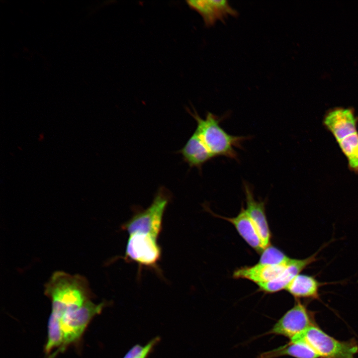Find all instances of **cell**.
<instances>
[{"label": "cell", "mask_w": 358, "mask_h": 358, "mask_svg": "<svg viewBox=\"0 0 358 358\" xmlns=\"http://www.w3.org/2000/svg\"><path fill=\"white\" fill-rule=\"evenodd\" d=\"M44 293L51 302L44 353L55 358L71 345H78L92 319L102 311L105 302L95 304L87 279L63 274L45 286Z\"/></svg>", "instance_id": "6da1fadb"}, {"label": "cell", "mask_w": 358, "mask_h": 358, "mask_svg": "<svg viewBox=\"0 0 358 358\" xmlns=\"http://www.w3.org/2000/svg\"><path fill=\"white\" fill-rule=\"evenodd\" d=\"M193 109V112L189 109L187 111L196 121L195 131L213 157L222 156L238 160V155L235 148H242V143L250 137L230 135L220 126L223 117H219L208 112L205 118L202 119L194 108Z\"/></svg>", "instance_id": "7a4b0ae2"}, {"label": "cell", "mask_w": 358, "mask_h": 358, "mask_svg": "<svg viewBox=\"0 0 358 358\" xmlns=\"http://www.w3.org/2000/svg\"><path fill=\"white\" fill-rule=\"evenodd\" d=\"M308 345L322 358H355L358 346L354 342H340L312 325L291 339Z\"/></svg>", "instance_id": "3957f363"}, {"label": "cell", "mask_w": 358, "mask_h": 358, "mask_svg": "<svg viewBox=\"0 0 358 358\" xmlns=\"http://www.w3.org/2000/svg\"><path fill=\"white\" fill-rule=\"evenodd\" d=\"M170 199V195L167 190L161 187L151 204L146 209L135 213L123 225V229L129 235L139 233L157 239L162 230L164 213Z\"/></svg>", "instance_id": "277c9868"}, {"label": "cell", "mask_w": 358, "mask_h": 358, "mask_svg": "<svg viewBox=\"0 0 358 358\" xmlns=\"http://www.w3.org/2000/svg\"><path fill=\"white\" fill-rule=\"evenodd\" d=\"M157 239L149 235L139 233L129 235L125 249L126 258L140 266L155 267L161 254Z\"/></svg>", "instance_id": "5b68a950"}, {"label": "cell", "mask_w": 358, "mask_h": 358, "mask_svg": "<svg viewBox=\"0 0 358 358\" xmlns=\"http://www.w3.org/2000/svg\"><path fill=\"white\" fill-rule=\"evenodd\" d=\"M312 325L306 306L297 300L294 306L280 318L268 334L281 335L291 339Z\"/></svg>", "instance_id": "8992f818"}, {"label": "cell", "mask_w": 358, "mask_h": 358, "mask_svg": "<svg viewBox=\"0 0 358 358\" xmlns=\"http://www.w3.org/2000/svg\"><path fill=\"white\" fill-rule=\"evenodd\" d=\"M358 119L350 108L337 107L325 115L323 123L337 141L357 132Z\"/></svg>", "instance_id": "52a82bcc"}, {"label": "cell", "mask_w": 358, "mask_h": 358, "mask_svg": "<svg viewBox=\"0 0 358 358\" xmlns=\"http://www.w3.org/2000/svg\"><path fill=\"white\" fill-rule=\"evenodd\" d=\"M186 2L201 15L207 26L214 25L217 20L224 22L228 15L235 17L238 15L237 11L225 0H193Z\"/></svg>", "instance_id": "ba28073f"}, {"label": "cell", "mask_w": 358, "mask_h": 358, "mask_svg": "<svg viewBox=\"0 0 358 358\" xmlns=\"http://www.w3.org/2000/svg\"><path fill=\"white\" fill-rule=\"evenodd\" d=\"M246 196V210L254 223L262 240L264 249L270 245L271 233L269 228L264 201L256 200L253 192L246 183H244Z\"/></svg>", "instance_id": "9c48e42d"}, {"label": "cell", "mask_w": 358, "mask_h": 358, "mask_svg": "<svg viewBox=\"0 0 358 358\" xmlns=\"http://www.w3.org/2000/svg\"><path fill=\"white\" fill-rule=\"evenodd\" d=\"M318 253L319 251L303 259L291 258L281 276L272 281L258 284L259 290L272 293L285 289L290 282L303 270L318 260Z\"/></svg>", "instance_id": "30bf717a"}, {"label": "cell", "mask_w": 358, "mask_h": 358, "mask_svg": "<svg viewBox=\"0 0 358 358\" xmlns=\"http://www.w3.org/2000/svg\"><path fill=\"white\" fill-rule=\"evenodd\" d=\"M290 260L286 263L280 265L257 263L252 266L242 267L234 270L233 277L235 279H246L257 285L270 282L281 276Z\"/></svg>", "instance_id": "8fae6325"}, {"label": "cell", "mask_w": 358, "mask_h": 358, "mask_svg": "<svg viewBox=\"0 0 358 358\" xmlns=\"http://www.w3.org/2000/svg\"><path fill=\"white\" fill-rule=\"evenodd\" d=\"M216 216L233 224L245 242L257 252L261 254L264 250L262 240L244 206L241 207L240 212L235 217H226L220 215Z\"/></svg>", "instance_id": "7c38bea8"}, {"label": "cell", "mask_w": 358, "mask_h": 358, "mask_svg": "<svg viewBox=\"0 0 358 358\" xmlns=\"http://www.w3.org/2000/svg\"><path fill=\"white\" fill-rule=\"evenodd\" d=\"M179 152L190 167L199 169L204 164L213 158L195 131Z\"/></svg>", "instance_id": "4fadbf2b"}, {"label": "cell", "mask_w": 358, "mask_h": 358, "mask_svg": "<svg viewBox=\"0 0 358 358\" xmlns=\"http://www.w3.org/2000/svg\"><path fill=\"white\" fill-rule=\"evenodd\" d=\"M330 283L319 281L314 276L299 274L288 284L285 289L296 298L319 299L320 287Z\"/></svg>", "instance_id": "5bb4252c"}, {"label": "cell", "mask_w": 358, "mask_h": 358, "mask_svg": "<svg viewBox=\"0 0 358 358\" xmlns=\"http://www.w3.org/2000/svg\"><path fill=\"white\" fill-rule=\"evenodd\" d=\"M289 356L295 358H318L319 356L308 345L290 341L274 350L262 354L258 358H274Z\"/></svg>", "instance_id": "9a60e30c"}, {"label": "cell", "mask_w": 358, "mask_h": 358, "mask_svg": "<svg viewBox=\"0 0 358 358\" xmlns=\"http://www.w3.org/2000/svg\"><path fill=\"white\" fill-rule=\"evenodd\" d=\"M338 143L347 158L349 168L358 174V132L344 138Z\"/></svg>", "instance_id": "2e32d148"}, {"label": "cell", "mask_w": 358, "mask_h": 358, "mask_svg": "<svg viewBox=\"0 0 358 358\" xmlns=\"http://www.w3.org/2000/svg\"><path fill=\"white\" fill-rule=\"evenodd\" d=\"M290 259L277 248L269 245L261 253L258 263L264 265H280L286 263Z\"/></svg>", "instance_id": "e0dca14e"}, {"label": "cell", "mask_w": 358, "mask_h": 358, "mask_svg": "<svg viewBox=\"0 0 358 358\" xmlns=\"http://www.w3.org/2000/svg\"><path fill=\"white\" fill-rule=\"evenodd\" d=\"M160 338L156 337L144 346L136 345L131 348L123 358H147Z\"/></svg>", "instance_id": "ac0fdd59"}]
</instances>
